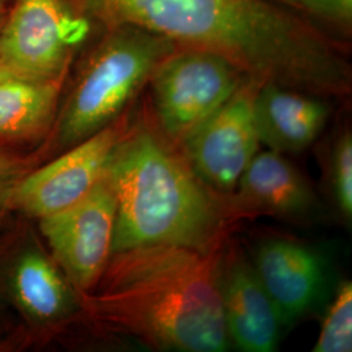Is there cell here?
<instances>
[{
  "label": "cell",
  "instance_id": "cell-1",
  "mask_svg": "<svg viewBox=\"0 0 352 352\" xmlns=\"http://www.w3.org/2000/svg\"><path fill=\"white\" fill-rule=\"evenodd\" d=\"M93 26L132 25L177 47L213 51L248 78L322 98L351 94L346 50L272 0H67Z\"/></svg>",
  "mask_w": 352,
  "mask_h": 352
},
{
  "label": "cell",
  "instance_id": "cell-2",
  "mask_svg": "<svg viewBox=\"0 0 352 352\" xmlns=\"http://www.w3.org/2000/svg\"><path fill=\"white\" fill-rule=\"evenodd\" d=\"M225 247L149 245L113 253L97 285L78 294L81 311L103 330L151 351H227L219 292Z\"/></svg>",
  "mask_w": 352,
  "mask_h": 352
},
{
  "label": "cell",
  "instance_id": "cell-3",
  "mask_svg": "<svg viewBox=\"0 0 352 352\" xmlns=\"http://www.w3.org/2000/svg\"><path fill=\"white\" fill-rule=\"evenodd\" d=\"M106 175L116 197L113 254L149 245L214 251L238 222L230 196L202 183L151 113L133 119Z\"/></svg>",
  "mask_w": 352,
  "mask_h": 352
},
{
  "label": "cell",
  "instance_id": "cell-4",
  "mask_svg": "<svg viewBox=\"0 0 352 352\" xmlns=\"http://www.w3.org/2000/svg\"><path fill=\"white\" fill-rule=\"evenodd\" d=\"M82 58L54 122L55 144L69 149L111 124L144 88L155 65L176 46L138 26L103 29Z\"/></svg>",
  "mask_w": 352,
  "mask_h": 352
},
{
  "label": "cell",
  "instance_id": "cell-5",
  "mask_svg": "<svg viewBox=\"0 0 352 352\" xmlns=\"http://www.w3.org/2000/svg\"><path fill=\"white\" fill-rule=\"evenodd\" d=\"M248 77L213 51L177 47L151 72V119L175 145L190 135Z\"/></svg>",
  "mask_w": 352,
  "mask_h": 352
},
{
  "label": "cell",
  "instance_id": "cell-6",
  "mask_svg": "<svg viewBox=\"0 0 352 352\" xmlns=\"http://www.w3.org/2000/svg\"><path fill=\"white\" fill-rule=\"evenodd\" d=\"M91 28L67 0H13L0 26V63L41 80L68 75Z\"/></svg>",
  "mask_w": 352,
  "mask_h": 352
},
{
  "label": "cell",
  "instance_id": "cell-7",
  "mask_svg": "<svg viewBox=\"0 0 352 352\" xmlns=\"http://www.w3.org/2000/svg\"><path fill=\"white\" fill-rule=\"evenodd\" d=\"M55 263L77 294L100 280L113 254L116 197L104 175L85 197L62 212L39 219Z\"/></svg>",
  "mask_w": 352,
  "mask_h": 352
},
{
  "label": "cell",
  "instance_id": "cell-8",
  "mask_svg": "<svg viewBox=\"0 0 352 352\" xmlns=\"http://www.w3.org/2000/svg\"><path fill=\"white\" fill-rule=\"evenodd\" d=\"M261 84L247 78L215 113L183 140L179 149L205 186L231 196L260 149L253 100Z\"/></svg>",
  "mask_w": 352,
  "mask_h": 352
},
{
  "label": "cell",
  "instance_id": "cell-9",
  "mask_svg": "<svg viewBox=\"0 0 352 352\" xmlns=\"http://www.w3.org/2000/svg\"><path fill=\"white\" fill-rule=\"evenodd\" d=\"M132 123L133 118L126 111L50 164L20 179L11 192L8 208L41 219L80 201L103 177Z\"/></svg>",
  "mask_w": 352,
  "mask_h": 352
},
{
  "label": "cell",
  "instance_id": "cell-10",
  "mask_svg": "<svg viewBox=\"0 0 352 352\" xmlns=\"http://www.w3.org/2000/svg\"><path fill=\"white\" fill-rule=\"evenodd\" d=\"M252 264L283 327L324 312L336 289L324 253L299 240L261 241Z\"/></svg>",
  "mask_w": 352,
  "mask_h": 352
},
{
  "label": "cell",
  "instance_id": "cell-11",
  "mask_svg": "<svg viewBox=\"0 0 352 352\" xmlns=\"http://www.w3.org/2000/svg\"><path fill=\"white\" fill-rule=\"evenodd\" d=\"M219 292L231 347L244 352H273L282 321L252 261L238 248L223 250Z\"/></svg>",
  "mask_w": 352,
  "mask_h": 352
},
{
  "label": "cell",
  "instance_id": "cell-12",
  "mask_svg": "<svg viewBox=\"0 0 352 352\" xmlns=\"http://www.w3.org/2000/svg\"><path fill=\"white\" fill-rule=\"evenodd\" d=\"M230 204L240 221L269 215L291 222L316 217L320 202L302 173L278 151H257L239 179Z\"/></svg>",
  "mask_w": 352,
  "mask_h": 352
},
{
  "label": "cell",
  "instance_id": "cell-13",
  "mask_svg": "<svg viewBox=\"0 0 352 352\" xmlns=\"http://www.w3.org/2000/svg\"><path fill=\"white\" fill-rule=\"evenodd\" d=\"M325 100L274 82L261 84L253 100L260 142L280 154L305 151L327 126L330 106Z\"/></svg>",
  "mask_w": 352,
  "mask_h": 352
},
{
  "label": "cell",
  "instance_id": "cell-14",
  "mask_svg": "<svg viewBox=\"0 0 352 352\" xmlns=\"http://www.w3.org/2000/svg\"><path fill=\"white\" fill-rule=\"evenodd\" d=\"M16 307L36 327H54L81 311L80 296L59 266L37 248L23 252L10 276Z\"/></svg>",
  "mask_w": 352,
  "mask_h": 352
},
{
  "label": "cell",
  "instance_id": "cell-15",
  "mask_svg": "<svg viewBox=\"0 0 352 352\" xmlns=\"http://www.w3.org/2000/svg\"><path fill=\"white\" fill-rule=\"evenodd\" d=\"M67 76L33 78L0 63V136L36 138L54 126Z\"/></svg>",
  "mask_w": 352,
  "mask_h": 352
},
{
  "label": "cell",
  "instance_id": "cell-16",
  "mask_svg": "<svg viewBox=\"0 0 352 352\" xmlns=\"http://www.w3.org/2000/svg\"><path fill=\"white\" fill-rule=\"evenodd\" d=\"M352 350V285L343 280L327 302L314 352H350Z\"/></svg>",
  "mask_w": 352,
  "mask_h": 352
},
{
  "label": "cell",
  "instance_id": "cell-17",
  "mask_svg": "<svg viewBox=\"0 0 352 352\" xmlns=\"http://www.w3.org/2000/svg\"><path fill=\"white\" fill-rule=\"evenodd\" d=\"M327 190L340 218L352 221V136L343 129L333 141L327 162Z\"/></svg>",
  "mask_w": 352,
  "mask_h": 352
},
{
  "label": "cell",
  "instance_id": "cell-18",
  "mask_svg": "<svg viewBox=\"0 0 352 352\" xmlns=\"http://www.w3.org/2000/svg\"><path fill=\"white\" fill-rule=\"evenodd\" d=\"M315 25H324L350 33L352 26V0H272ZM325 30V29H324Z\"/></svg>",
  "mask_w": 352,
  "mask_h": 352
},
{
  "label": "cell",
  "instance_id": "cell-19",
  "mask_svg": "<svg viewBox=\"0 0 352 352\" xmlns=\"http://www.w3.org/2000/svg\"><path fill=\"white\" fill-rule=\"evenodd\" d=\"M21 179V166L10 154L0 151V214L8 208L10 196Z\"/></svg>",
  "mask_w": 352,
  "mask_h": 352
},
{
  "label": "cell",
  "instance_id": "cell-20",
  "mask_svg": "<svg viewBox=\"0 0 352 352\" xmlns=\"http://www.w3.org/2000/svg\"><path fill=\"white\" fill-rule=\"evenodd\" d=\"M10 6H11V4H0V26L3 24V21H4L6 16H7V12H8Z\"/></svg>",
  "mask_w": 352,
  "mask_h": 352
},
{
  "label": "cell",
  "instance_id": "cell-21",
  "mask_svg": "<svg viewBox=\"0 0 352 352\" xmlns=\"http://www.w3.org/2000/svg\"><path fill=\"white\" fill-rule=\"evenodd\" d=\"M13 0H0V4H11Z\"/></svg>",
  "mask_w": 352,
  "mask_h": 352
}]
</instances>
